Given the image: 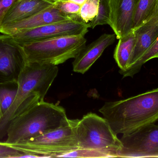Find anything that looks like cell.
I'll return each instance as SVG.
<instances>
[{"instance_id":"6da1fadb","label":"cell","mask_w":158,"mask_h":158,"mask_svg":"<svg viewBox=\"0 0 158 158\" xmlns=\"http://www.w3.org/2000/svg\"><path fill=\"white\" fill-rule=\"evenodd\" d=\"M99 112L117 135L132 133L158 121V88L127 99L106 102Z\"/></svg>"},{"instance_id":"7a4b0ae2","label":"cell","mask_w":158,"mask_h":158,"mask_svg":"<svg viewBox=\"0 0 158 158\" xmlns=\"http://www.w3.org/2000/svg\"><path fill=\"white\" fill-rule=\"evenodd\" d=\"M58 72L57 66L28 62L18 80V90L15 100L0 118V140L6 136L8 126L14 118L44 101Z\"/></svg>"},{"instance_id":"3957f363","label":"cell","mask_w":158,"mask_h":158,"mask_svg":"<svg viewBox=\"0 0 158 158\" xmlns=\"http://www.w3.org/2000/svg\"><path fill=\"white\" fill-rule=\"evenodd\" d=\"M76 131L78 149L67 157H118L121 142L104 117L87 113L78 120Z\"/></svg>"},{"instance_id":"277c9868","label":"cell","mask_w":158,"mask_h":158,"mask_svg":"<svg viewBox=\"0 0 158 158\" xmlns=\"http://www.w3.org/2000/svg\"><path fill=\"white\" fill-rule=\"evenodd\" d=\"M68 119L64 108L41 101L11 122L5 142L13 145L26 142L57 129Z\"/></svg>"},{"instance_id":"5b68a950","label":"cell","mask_w":158,"mask_h":158,"mask_svg":"<svg viewBox=\"0 0 158 158\" xmlns=\"http://www.w3.org/2000/svg\"><path fill=\"white\" fill-rule=\"evenodd\" d=\"M78 120L69 119L57 129L11 145L34 158L62 157L78 149L76 131Z\"/></svg>"},{"instance_id":"8992f818","label":"cell","mask_w":158,"mask_h":158,"mask_svg":"<svg viewBox=\"0 0 158 158\" xmlns=\"http://www.w3.org/2000/svg\"><path fill=\"white\" fill-rule=\"evenodd\" d=\"M86 43L85 35H69L21 45L28 62L58 66L75 58L86 45Z\"/></svg>"},{"instance_id":"52a82bcc","label":"cell","mask_w":158,"mask_h":158,"mask_svg":"<svg viewBox=\"0 0 158 158\" xmlns=\"http://www.w3.org/2000/svg\"><path fill=\"white\" fill-rule=\"evenodd\" d=\"M118 157L158 158V126L150 124L132 133L123 135Z\"/></svg>"},{"instance_id":"ba28073f","label":"cell","mask_w":158,"mask_h":158,"mask_svg":"<svg viewBox=\"0 0 158 158\" xmlns=\"http://www.w3.org/2000/svg\"><path fill=\"white\" fill-rule=\"evenodd\" d=\"M88 24L81 20L69 19L29 29L19 31L12 34L21 45L47 39L69 35H85Z\"/></svg>"},{"instance_id":"9c48e42d","label":"cell","mask_w":158,"mask_h":158,"mask_svg":"<svg viewBox=\"0 0 158 158\" xmlns=\"http://www.w3.org/2000/svg\"><path fill=\"white\" fill-rule=\"evenodd\" d=\"M28 62L23 46L12 35H0V83L18 81Z\"/></svg>"},{"instance_id":"30bf717a","label":"cell","mask_w":158,"mask_h":158,"mask_svg":"<svg viewBox=\"0 0 158 158\" xmlns=\"http://www.w3.org/2000/svg\"><path fill=\"white\" fill-rule=\"evenodd\" d=\"M139 0H110L109 25L119 39L132 31L133 19Z\"/></svg>"},{"instance_id":"8fae6325","label":"cell","mask_w":158,"mask_h":158,"mask_svg":"<svg viewBox=\"0 0 158 158\" xmlns=\"http://www.w3.org/2000/svg\"><path fill=\"white\" fill-rule=\"evenodd\" d=\"M69 19H75L62 13L52 5L50 7L30 17L3 26L0 32L3 34L12 35L19 31L33 28Z\"/></svg>"},{"instance_id":"7c38bea8","label":"cell","mask_w":158,"mask_h":158,"mask_svg":"<svg viewBox=\"0 0 158 158\" xmlns=\"http://www.w3.org/2000/svg\"><path fill=\"white\" fill-rule=\"evenodd\" d=\"M117 38L116 34L104 33L91 44L85 45L74 58L73 71L84 74L101 56L106 48L110 46Z\"/></svg>"},{"instance_id":"4fadbf2b","label":"cell","mask_w":158,"mask_h":158,"mask_svg":"<svg viewBox=\"0 0 158 158\" xmlns=\"http://www.w3.org/2000/svg\"><path fill=\"white\" fill-rule=\"evenodd\" d=\"M133 31L135 34L136 42L128 67L138 60L157 39L158 15Z\"/></svg>"},{"instance_id":"5bb4252c","label":"cell","mask_w":158,"mask_h":158,"mask_svg":"<svg viewBox=\"0 0 158 158\" xmlns=\"http://www.w3.org/2000/svg\"><path fill=\"white\" fill-rule=\"evenodd\" d=\"M52 5L44 0H19L14 4L6 15L2 27L30 17Z\"/></svg>"},{"instance_id":"9a60e30c","label":"cell","mask_w":158,"mask_h":158,"mask_svg":"<svg viewBox=\"0 0 158 158\" xmlns=\"http://www.w3.org/2000/svg\"><path fill=\"white\" fill-rule=\"evenodd\" d=\"M136 38L134 32H131L126 36L119 39L114 51V58L120 68L119 71L127 69L135 46Z\"/></svg>"},{"instance_id":"2e32d148","label":"cell","mask_w":158,"mask_h":158,"mask_svg":"<svg viewBox=\"0 0 158 158\" xmlns=\"http://www.w3.org/2000/svg\"><path fill=\"white\" fill-rule=\"evenodd\" d=\"M156 6V0H139L133 19L132 30L155 16Z\"/></svg>"},{"instance_id":"e0dca14e","label":"cell","mask_w":158,"mask_h":158,"mask_svg":"<svg viewBox=\"0 0 158 158\" xmlns=\"http://www.w3.org/2000/svg\"><path fill=\"white\" fill-rule=\"evenodd\" d=\"M18 90V81L0 83V118L13 104Z\"/></svg>"},{"instance_id":"ac0fdd59","label":"cell","mask_w":158,"mask_h":158,"mask_svg":"<svg viewBox=\"0 0 158 158\" xmlns=\"http://www.w3.org/2000/svg\"><path fill=\"white\" fill-rule=\"evenodd\" d=\"M158 58V38L149 49L134 64L129 66L127 69L122 71H119L120 74L125 77H133L141 70L142 66L154 58Z\"/></svg>"},{"instance_id":"d6986e66","label":"cell","mask_w":158,"mask_h":158,"mask_svg":"<svg viewBox=\"0 0 158 158\" xmlns=\"http://www.w3.org/2000/svg\"><path fill=\"white\" fill-rule=\"evenodd\" d=\"M99 4L100 0H87L81 6L80 17L82 22L88 24L96 17Z\"/></svg>"},{"instance_id":"ffe728a7","label":"cell","mask_w":158,"mask_h":158,"mask_svg":"<svg viewBox=\"0 0 158 158\" xmlns=\"http://www.w3.org/2000/svg\"><path fill=\"white\" fill-rule=\"evenodd\" d=\"M110 0H100L99 10L96 17L88 23L89 28H94L96 26L109 25L110 23Z\"/></svg>"},{"instance_id":"44dd1931","label":"cell","mask_w":158,"mask_h":158,"mask_svg":"<svg viewBox=\"0 0 158 158\" xmlns=\"http://www.w3.org/2000/svg\"><path fill=\"white\" fill-rule=\"evenodd\" d=\"M52 5L61 12L69 16L73 19L82 21L80 17L81 7L80 5L65 0H58Z\"/></svg>"},{"instance_id":"7402d4cb","label":"cell","mask_w":158,"mask_h":158,"mask_svg":"<svg viewBox=\"0 0 158 158\" xmlns=\"http://www.w3.org/2000/svg\"><path fill=\"white\" fill-rule=\"evenodd\" d=\"M32 157L34 156L5 142H0V158Z\"/></svg>"},{"instance_id":"603a6c76","label":"cell","mask_w":158,"mask_h":158,"mask_svg":"<svg viewBox=\"0 0 158 158\" xmlns=\"http://www.w3.org/2000/svg\"><path fill=\"white\" fill-rule=\"evenodd\" d=\"M19 0H0V30L4 18L15 3Z\"/></svg>"},{"instance_id":"cb8c5ba5","label":"cell","mask_w":158,"mask_h":158,"mask_svg":"<svg viewBox=\"0 0 158 158\" xmlns=\"http://www.w3.org/2000/svg\"><path fill=\"white\" fill-rule=\"evenodd\" d=\"M65 1H70V2H73L76 3L77 4L81 6L87 0H65Z\"/></svg>"},{"instance_id":"d4e9b609","label":"cell","mask_w":158,"mask_h":158,"mask_svg":"<svg viewBox=\"0 0 158 158\" xmlns=\"http://www.w3.org/2000/svg\"><path fill=\"white\" fill-rule=\"evenodd\" d=\"M158 15V0H156V12L155 16Z\"/></svg>"},{"instance_id":"484cf974","label":"cell","mask_w":158,"mask_h":158,"mask_svg":"<svg viewBox=\"0 0 158 158\" xmlns=\"http://www.w3.org/2000/svg\"><path fill=\"white\" fill-rule=\"evenodd\" d=\"M44 1L48 2L50 3L53 4L56 2V1H58V0H44Z\"/></svg>"}]
</instances>
